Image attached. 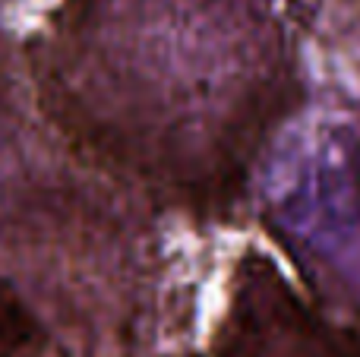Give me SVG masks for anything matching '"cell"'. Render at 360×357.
Here are the masks:
<instances>
[{"mask_svg":"<svg viewBox=\"0 0 360 357\" xmlns=\"http://www.w3.org/2000/svg\"><path fill=\"white\" fill-rule=\"evenodd\" d=\"M215 357H360V335L291 288L266 253H247L212 345Z\"/></svg>","mask_w":360,"mask_h":357,"instance_id":"6da1fadb","label":"cell"}]
</instances>
